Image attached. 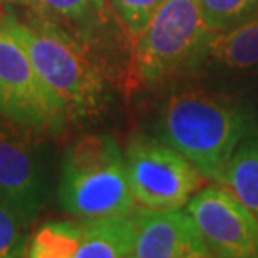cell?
Listing matches in <instances>:
<instances>
[{"label":"cell","instance_id":"6da1fadb","mask_svg":"<svg viewBox=\"0 0 258 258\" xmlns=\"http://www.w3.org/2000/svg\"><path fill=\"white\" fill-rule=\"evenodd\" d=\"M5 22L27 50L67 126L96 121L104 114L111 104L109 72L79 40L35 14L25 22L5 14Z\"/></svg>","mask_w":258,"mask_h":258},{"label":"cell","instance_id":"7a4b0ae2","mask_svg":"<svg viewBox=\"0 0 258 258\" xmlns=\"http://www.w3.org/2000/svg\"><path fill=\"white\" fill-rule=\"evenodd\" d=\"M251 127L248 109L235 97L186 87L163 101L156 138L186 156L208 183L221 184L236 146Z\"/></svg>","mask_w":258,"mask_h":258},{"label":"cell","instance_id":"3957f363","mask_svg":"<svg viewBox=\"0 0 258 258\" xmlns=\"http://www.w3.org/2000/svg\"><path fill=\"white\" fill-rule=\"evenodd\" d=\"M59 201L72 216L127 215L136 210L124 154L109 134H87L66 149Z\"/></svg>","mask_w":258,"mask_h":258},{"label":"cell","instance_id":"277c9868","mask_svg":"<svg viewBox=\"0 0 258 258\" xmlns=\"http://www.w3.org/2000/svg\"><path fill=\"white\" fill-rule=\"evenodd\" d=\"M211 35L200 0H164L133 42L129 76L151 86L189 74L201 67Z\"/></svg>","mask_w":258,"mask_h":258},{"label":"cell","instance_id":"5b68a950","mask_svg":"<svg viewBox=\"0 0 258 258\" xmlns=\"http://www.w3.org/2000/svg\"><path fill=\"white\" fill-rule=\"evenodd\" d=\"M124 164L133 198L141 208L181 210L206 183L186 156L159 138L134 136Z\"/></svg>","mask_w":258,"mask_h":258},{"label":"cell","instance_id":"8992f818","mask_svg":"<svg viewBox=\"0 0 258 258\" xmlns=\"http://www.w3.org/2000/svg\"><path fill=\"white\" fill-rule=\"evenodd\" d=\"M0 116L35 133L59 134L67 127L59 106L5 19L0 25Z\"/></svg>","mask_w":258,"mask_h":258},{"label":"cell","instance_id":"52a82bcc","mask_svg":"<svg viewBox=\"0 0 258 258\" xmlns=\"http://www.w3.org/2000/svg\"><path fill=\"white\" fill-rule=\"evenodd\" d=\"M184 210L200 228L211 256L258 258V216L223 184L203 186Z\"/></svg>","mask_w":258,"mask_h":258},{"label":"cell","instance_id":"ba28073f","mask_svg":"<svg viewBox=\"0 0 258 258\" xmlns=\"http://www.w3.org/2000/svg\"><path fill=\"white\" fill-rule=\"evenodd\" d=\"M30 9L79 40L107 72L122 54L131 57L133 42L109 0H32Z\"/></svg>","mask_w":258,"mask_h":258},{"label":"cell","instance_id":"9c48e42d","mask_svg":"<svg viewBox=\"0 0 258 258\" xmlns=\"http://www.w3.org/2000/svg\"><path fill=\"white\" fill-rule=\"evenodd\" d=\"M34 129L0 121V201L25 223L35 220L45 203V183Z\"/></svg>","mask_w":258,"mask_h":258},{"label":"cell","instance_id":"30bf717a","mask_svg":"<svg viewBox=\"0 0 258 258\" xmlns=\"http://www.w3.org/2000/svg\"><path fill=\"white\" fill-rule=\"evenodd\" d=\"M136 258H208L211 256L200 228L186 210L133 211Z\"/></svg>","mask_w":258,"mask_h":258},{"label":"cell","instance_id":"8fae6325","mask_svg":"<svg viewBox=\"0 0 258 258\" xmlns=\"http://www.w3.org/2000/svg\"><path fill=\"white\" fill-rule=\"evenodd\" d=\"M81 245L76 258L133 256L136 225L133 211L127 215L79 216Z\"/></svg>","mask_w":258,"mask_h":258},{"label":"cell","instance_id":"7c38bea8","mask_svg":"<svg viewBox=\"0 0 258 258\" xmlns=\"http://www.w3.org/2000/svg\"><path fill=\"white\" fill-rule=\"evenodd\" d=\"M226 72L258 71V17L215 32L200 69Z\"/></svg>","mask_w":258,"mask_h":258},{"label":"cell","instance_id":"4fadbf2b","mask_svg":"<svg viewBox=\"0 0 258 258\" xmlns=\"http://www.w3.org/2000/svg\"><path fill=\"white\" fill-rule=\"evenodd\" d=\"M221 184L258 216V126L236 146Z\"/></svg>","mask_w":258,"mask_h":258},{"label":"cell","instance_id":"5bb4252c","mask_svg":"<svg viewBox=\"0 0 258 258\" xmlns=\"http://www.w3.org/2000/svg\"><path fill=\"white\" fill-rule=\"evenodd\" d=\"M81 245V218L42 225L29 243L32 258H76Z\"/></svg>","mask_w":258,"mask_h":258},{"label":"cell","instance_id":"9a60e30c","mask_svg":"<svg viewBox=\"0 0 258 258\" xmlns=\"http://www.w3.org/2000/svg\"><path fill=\"white\" fill-rule=\"evenodd\" d=\"M205 22L211 32H221L258 17V0H200Z\"/></svg>","mask_w":258,"mask_h":258},{"label":"cell","instance_id":"2e32d148","mask_svg":"<svg viewBox=\"0 0 258 258\" xmlns=\"http://www.w3.org/2000/svg\"><path fill=\"white\" fill-rule=\"evenodd\" d=\"M164 0H109L112 10L134 42Z\"/></svg>","mask_w":258,"mask_h":258},{"label":"cell","instance_id":"e0dca14e","mask_svg":"<svg viewBox=\"0 0 258 258\" xmlns=\"http://www.w3.org/2000/svg\"><path fill=\"white\" fill-rule=\"evenodd\" d=\"M27 223L0 201V258L24 256L29 251L27 236H25Z\"/></svg>","mask_w":258,"mask_h":258},{"label":"cell","instance_id":"ac0fdd59","mask_svg":"<svg viewBox=\"0 0 258 258\" xmlns=\"http://www.w3.org/2000/svg\"><path fill=\"white\" fill-rule=\"evenodd\" d=\"M14 5H24V7H30L32 0H0V9H9Z\"/></svg>","mask_w":258,"mask_h":258},{"label":"cell","instance_id":"d6986e66","mask_svg":"<svg viewBox=\"0 0 258 258\" xmlns=\"http://www.w3.org/2000/svg\"><path fill=\"white\" fill-rule=\"evenodd\" d=\"M4 19H5V14H2V12H0V25H2V22H4Z\"/></svg>","mask_w":258,"mask_h":258}]
</instances>
